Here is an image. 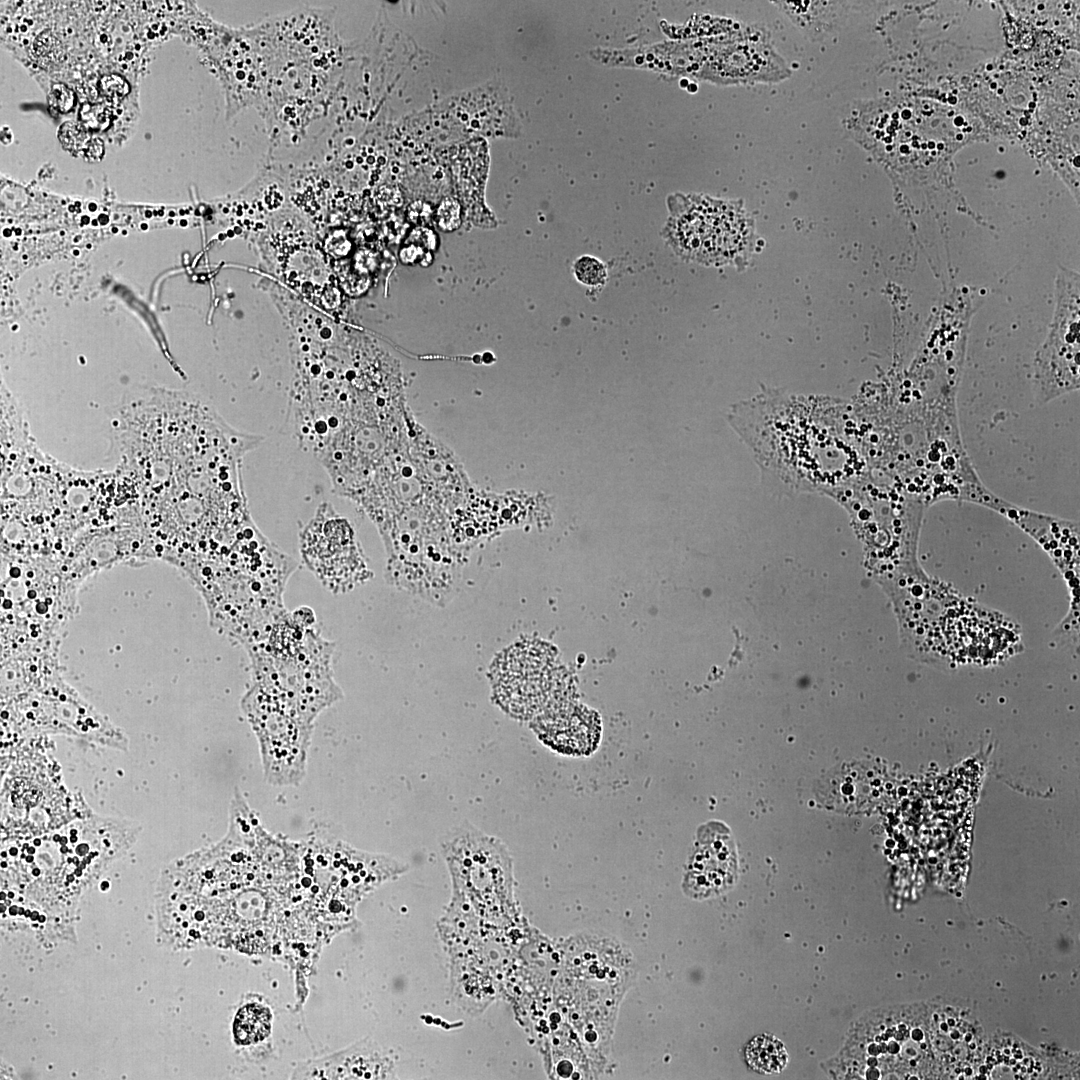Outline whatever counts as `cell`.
<instances>
[{
    "instance_id": "15",
    "label": "cell",
    "mask_w": 1080,
    "mask_h": 1080,
    "mask_svg": "<svg viewBox=\"0 0 1080 1080\" xmlns=\"http://www.w3.org/2000/svg\"><path fill=\"white\" fill-rule=\"evenodd\" d=\"M34 50L37 57L47 62L58 59L60 53L58 41L51 35L46 34L40 35L35 40Z\"/></svg>"
},
{
    "instance_id": "11",
    "label": "cell",
    "mask_w": 1080,
    "mask_h": 1080,
    "mask_svg": "<svg viewBox=\"0 0 1080 1080\" xmlns=\"http://www.w3.org/2000/svg\"><path fill=\"white\" fill-rule=\"evenodd\" d=\"M270 1011L258 1004H250L239 1010L234 1022V1036L241 1045L262 1041L270 1033Z\"/></svg>"
},
{
    "instance_id": "4",
    "label": "cell",
    "mask_w": 1080,
    "mask_h": 1080,
    "mask_svg": "<svg viewBox=\"0 0 1080 1080\" xmlns=\"http://www.w3.org/2000/svg\"><path fill=\"white\" fill-rule=\"evenodd\" d=\"M242 706L257 736L268 782L299 784L305 774L312 724L255 685L244 695Z\"/></svg>"
},
{
    "instance_id": "1",
    "label": "cell",
    "mask_w": 1080,
    "mask_h": 1080,
    "mask_svg": "<svg viewBox=\"0 0 1080 1080\" xmlns=\"http://www.w3.org/2000/svg\"><path fill=\"white\" fill-rule=\"evenodd\" d=\"M891 601L902 641L915 659L978 665L974 649L980 665L1005 660L994 649V641L980 635L1004 631L1003 624L1010 620L965 599L947 583L925 574L900 588Z\"/></svg>"
},
{
    "instance_id": "10",
    "label": "cell",
    "mask_w": 1080,
    "mask_h": 1080,
    "mask_svg": "<svg viewBox=\"0 0 1080 1080\" xmlns=\"http://www.w3.org/2000/svg\"><path fill=\"white\" fill-rule=\"evenodd\" d=\"M773 5L812 40L835 33L843 19L844 2L774 1Z\"/></svg>"
},
{
    "instance_id": "17",
    "label": "cell",
    "mask_w": 1080,
    "mask_h": 1080,
    "mask_svg": "<svg viewBox=\"0 0 1080 1080\" xmlns=\"http://www.w3.org/2000/svg\"><path fill=\"white\" fill-rule=\"evenodd\" d=\"M51 104L61 112L71 109L74 104V95L64 85L56 84L51 88Z\"/></svg>"
},
{
    "instance_id": "18",
    "label": "cell",
    "mask_w": 1080,
    "mask_h": 1080,
    "mask_svg": "<svg viewBox=\"0 0 1080 1080\" xmlns=\"http://www.w3.org/2000/svg\"><path fill=\"white\" fill-rule=\"evenodd\" d=\"M104 152V146L101 139L95 138L88 142L84 149V155L90 160H99Z\"/></svg>"
},
{
    "instance_id": "6",
    "label": "cell",
    "mask_w": 1080,
    "mask_h": 1080,
    "mask_svg": "<svg viewBox=\"0 0 1080 1080\" xmlns=\"http://www.w3.org/2000/svg\"><path fill=\"white\" fill-rule=\"evenodd\" d=\"M990 508L1017 525L1048 554L1069 586V612L1079 613L1078 522L1025 509L997 496Z\"/></svg>"
},
{
    "instance_id": "8",
    "label": "cell",
    "mask_w": 1080,
    "mask_h": 1080,
    "mask_svg": "<svg viewBox=\"0 0 1080 1080\" xmlns=\"http://www.w3.org/2000/svg\"><path fill=\"white\" fill-rule=\"evenodd\" d=\"M736 874V855L723 828L707 826L690 859L685 889L693 897H708L727 889Z\"/></svg>"
},
{
    "instance_id": "14",
    "label": "cell",
    "mask_w": 1080,
    "mask_h": 1080,
    "mask_svg": "<svg viewBox=\"0 0 1080 1080\" xmlns=\"http://www.w3.org/2000/svg\"><path fill=\"white\" fill-rule=\"evenodd\" d=\"M59 140L63 147L70 152H78L85 149L88 144V134L84 127L74 122H65L59 128Z\"/></svg>"
},
{
    "instance_id": "2",
    "label": "cell",
    "mask_w": 1080,
    "mask_h": 1080,
    "mask_svg": "<svg viewBox=\"0 0 1080 1080\" xmlns=\"http://www.w3.org/2000/svg\"><path fill=\"white\" fill-rule=\"evenodd\" d=\"M442 850L455 894L486 911L510 905L511 860L499 839L463 822L444 835Z\"/></svg>"
},
{
    "instance_id": "3",
    "label": "cell",
    "mask_w": 1080,
    "mask_h": 1080,
    "mask_svg": "<svg viewBox=\"0 0 1080 1080\" xmlns=\"http://www.w3.org/2000/svg\"><path fill=\"white\" fill-rule=\"evenodd\" d=\"M1055 293L1051 326L1034 359L1032 386L1039 405L1077 390L1080 384L1078 273L1061 268Z\"/></svg>"
},
{
    "instance_id": "13",
    "label": "cell",
    "mask_w": 1080,
    "mask_h": 1080,
    "mask_svg": "<svg viewBox=\"0 0 1080 1080\" xmlns=\"http://www.w3.org/2000/svg\"><path fill=\"white\" fill-rule=\"evenodd\" d=\"M575 278L583 285L597 287L607 280V269L602 261L590 255H583L573 264Z\"/></svg>"
},
{
    "instance_id": "16",
    "label": "cell",
    "mask_w": 1080,
    "mask_h": 1080,
    "mask_svg": "<svg viewBox=\"0 0 1080 1080\" xmlns=\"http://www.w3.org/2000/svg\"><path fill=\"white\" fill-rule=\"evenodd\" d=\"M101 88L104 94L111 98H121L129 91L127 82L118 75L104 77L101 80Z\"/></svg>"
},
{
    "instance_id": "12",
    "label": "cell",
    "mask_w": 1080,
    "mask_h": 1080,
    "mask_svg": "<svg viewBox=\"0 0 1080 1080\" xmlns=\"http://www.w3.org/2000/svg\"><path fill=\"white\" fill-rule=\"evenodd\" d=\"M746 1058L749 1065L756 1071L769 1074L781 1071L788 1057L784 1045L779 1040L771 1036H758L748 1045Z\"/></svg>"
},
{
    "instance_id": "7",
    "label": "cell",
    "mask_w": 1080,
    "mask_h": 1080,
    "mask_svg": "<svg viewBox=\"0 0 1080 1080\" xmlns=\"http://www.w3.org/2000/svg\"><path fill=\"white\" fill-rule=\"evenodd\" d=\"M497 674L502 693L513 709L529 713L540 708L557 687L559 667L550 649L526 643L502 657Z\"/></svg>"
},
{
    "instance_id": "9",
    "label": "cell",
    "mask_w": 1080,
    "mask_h": 1080,
    "mask_svg": "<svg viewBox=\"0 0 1080 1080\" xmlns=\"http://www.w3.org/2000/svg\"><path fill=\"white\" fill-rule=\"evenodd\" d=\"M546 737L569 753H589L597 745L600 723L596 713L584 706L571 705L548 716L542 722Z\"/></svg>"
},
{
    "instance_id": "5",
    "label": "cell",
    "mask_w": 1080,
    "mask_h": 1080,
    "mask_svg": "<svg viewBox=\"0 0 1080 1080\" xmlns=\"http://www.w3.org/2000/svg\"><path fill=\"white\" fill-rule=\"evenodd\" d=\"M669 239L683 257L702 263L731 260L745 245L747 225L722 203L694 204L669 222Z\"/></svg>"
}]
</instances>
